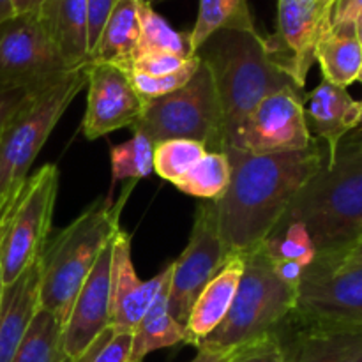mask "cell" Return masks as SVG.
Listing matches in <instances>:
<instances>
[{
	"mask_svg": "<svg viewBox=\"0 0 362 362\" xmlns=\"http://www.w3.org/2000/svg\"><path fill=\"white\" fill-rule=\"evenodd\" d=\"M223 154L232 175L216 207L226 257L247 255L264 244L297 191L327 163V152L318 140L304 151L281 154H251L239 148H225Z\"/></svg>",
	"mask_w": 362,
	"mask_h": 362,
	"instance_id": "6da1fadb",
	"label": "cell"
},
{
	"mask_svg": "<svg viewBox=\"0 0 362 362\" xmlns=\"http://www.w3.org/2000/svg\"><path fill=\"white\" fill-rule=\"evenodd\" d=\"M197 55L214 80L221 106L225 148H237L247 117L265 98L283 88L297 87L274 62L267 42L257 30L216 32L198 48Z\"/></svg>",
	"mask_w": 362,
	"mask_h": 362,
	"instance_id": "7a4b0ae2",
	"label": "cell"
},
{
	"mask_svg": "<svg viewBox=\"0 0 362 362\" xmlns=\"http://www.w3.org/2000/svg\"><path fill=\"white\" fill-rule=\"evenodd\" d=\"M136 182L131 180L115 204L106 198L90 205L46 243L39 257V308L62 327L95 260L120 230V214Z\"/></svg>",
	"mask_w": 362,
	"mask_h": 362,
	"instance_id": "3957f363",
	"label": "cell"
},
{
	"mask_svg": "<svg viewBox=\"0 0 362 362\" xmlns=\"http://www.w3.org/2000/svg\"><path fill=\"white\" fill-rule=\"evenodd\" d=\"M297 221L310 233L317 255L346 246L362 230V147L341 141L292 198L278 225ZM276 225V226H278Z\"/></svg>",
	"mask_w": 362,
	"mask_h": 362,
	"instance_id": "277c9868",
	"label": "cell"
},
{
	"mask_svg": "<svg viewBox=\"0 0 362 362\" xmlns=\"http://www.w3.org/2000/svg\"><path fill=\"white\" fill-rule=\"evenodd\" d=\"M87 64L35 90L0 133V209L20 193L46 140L87 85Z\"/></svg>",
	"mask_w": 362,
	"mask_h": 362,
	"instance_id": "5b68a950",
	"label": "cell"
},
{
	"mask_svg": "<svg viewBox=\"0 0 362 362\" xmlns=\"http://www.w3.org/2000/svg\"><path fill=\"white\" fill-rule=\"evenodd\" d=\"M296 304L297 290L276 276L271 257L260 244L246 255L243 279L228 315L216 331L198 343L197 350L237 349L271 336Z\"/></svg>",
	"mask_w": 362,
	"mask_h": 362,
	"instance_id": "8992f818",
	"label": "cell"
},
{
	"mask_svg": "<svg viewBox=\"0 0 362 362\" xmlns=\"http://www.w3.org/2000/svg\"><path fill=\"white\" fill-rule=\"evenodd\" d=\"M131 129L145 134L154 145L184 138L200 141L207 152L225 151L221 106L209 67L202 62L182 88L144 101L140 117Z\"/></svg>",
	"mask_w": 362,
	"mask_h": 362,
	"instance_id": "52a82bcc",
	"label": "cell"
},
{
	"mask_svg": "<svg viewBox=\"0 0 362 362\" xmlns=\"http://www.w3.org/2000/svg\"><path fill=\"white\" fill-rule=\"evenodd\" d=\"M60 173L55 165H42L21 187L0 240L4 286L16 281L37 264L52 233Z\"/></svg>",
	"mask_w": 362,
	"mask_h": 362,
	"instance_id": "ba28073f",
	"label": "cell"
},
{
	"mask_svg": "<svg viewBox=\"0 0 362 362\" xmlns=\"http://www.w3.org/2000/svg\"><path fill=\"white\" fill-rule=\"evenodd\" d=\"M69 71L35 13L0 25V90L41 88Z\"/></svg>",
	"mask_w": 362,
	"mask_h": 362,
	"instance_id": "9c48e42d",
	"label": "cell"
},
{
	"mask_svg": "<svg viewBox=\"0 0 362 362\" xmlns=\"http://www.w3.org/2000/svg\"><path fill=\"white\" fill-rule=\"evenodd\" d=\"M226 251L219 232L216 202L197 207L189 243L173 262L168 285V310L180 325H186L194 300L225 264Z\"/></svg>",
	"mask_w": 362,
	"mask_h": 362,
	"instance_id": "30bf717a",
	"label": "cell"
},
{
	"mask_svg": "<svg viewBox=\"0 0 362 362\" xmlns=\"http://www.w3.org/2000/svg\"><path fill=\"white\" fill-rule=\"evenodd\" d=\"M336 0H278L276 34L265 39L274 62L304 88L317 48L332 27Z\"/></svg>",
	"mask_w": 362,
	"mask_h": 362,
	"instance_id": "8fae6325",
	"label": "cell"
},
{
	"mask_svg": "<svg viewBox=\"0 0 362 362\" xmlns=\"http://www.w3.org/2000/svg\"><path fill=\"white\" fill-rule=\"evenodd\" d=\"M304 115V92L283 88L253 110L239 136V151L251 154H281L304 151L313 144Z\"/></svg>",
	"mask_w": 362,
	"mask_h": 362,
	"instance_id": "7c38bea8",
	"label": "cell"
},
{
	"mask_svg": "<svg viewBox=\"0 0 362 362\" xmlns=\"http://www.w3.org/2000/svg\"><path fill=\"white\" fill-rule=\"evenodd\" d=\"M296 310L362 325V264H336L315 258L297 288Z\"/></svg>",
	"mask_w": 362,
	"mask_h": 362,
	"instance_id": "4fadbf2b",
	"label": "cell"
},
{
	"mask_svg": "<svg viewBox=\"0 0 362 362\" xmlns=\"http://www.w3.org/2000/svg\"><path fill=\"white\" fill-rule=\"evenodd\" d=\"M87 87V112L83 117L87 140H98L113 131L133 127L144 108V101L134 90L126 69L88 60Z\"/></svg>",
	"mask_w": 362,
	"mask_h": 362,
	"instance_id": "5bb4252c",
	"label": "cell"
},
{
	"mask_svg": "<svg viewBox=\"0 0 362 362\" xmlns=\"http://www.w3.org/2000/svg\"><path fill=\"white\" fill-rule=\"evenodd\" d=\"M173 265L163 269L148 281H141L131 258V235L120 228L112 243L110 269V327L115 332H129L141 322L159 293L172 279Z\"/></svg>",
	"mask_w": 362,
	"mask_h": 362,
	"instance_id": "9a60e30c",
	"label": "cell"
},
{
	"mask_svg": "<svg viewBox=\"0 0 362 362\" xmlns=\"http://www.w3.org/2000/svg\"><path fill=\"white\" fill-rule=\"evenodd\" d=\"M112 243L95 260L81 285L69 318L62 331L64 354L74 361L105 329L110 327V269H112Z\"/></svg>",
	"mask_w": 362,
	"mask_h": 362,
	"instance_id": "2e32d148",
	"label": "cell"
},
{
	"mask_svg": "<svg viewBox=\"0 0 362 362\" xmlns=\"http://www.w3.org/2000/svg\"><path fill=\"white\" fill-rule=\"evenodd\" d=\"M304 115L311 136L327 145V163H332L339 144L362 124V101L346 88L322 80L304 94Z\"/></svg>",
	"mask_w": 362,
	"mask_h": 362,
	"instance_id": "e0dca14e",
	"label": "cell"
},
{
	"mask_svg": "<svg viewBox=\"0 0 362 362\" xmlns=\"http://www.w3.org/2000/svg\"><path fill=\"white\" fill-rule=\"evenodd\" d=\"M244 264H246V255L226 257L218 274L202 290L184 325L187 345L197 346L225 320L237 296L240 279H243Z\"/></svg>",
	"mask_w": 362,
	"mask_h": 362,
	"instance_id": "ac0fdd59",
	"label": "cell"
},
{
	"mask_svg": "<svg viewBox=\"0 0 362 362\" xmlns=\"http://www.w3.org/2000/svg\"><path fill=\"white\" fill-rule=\"evenodd\" d=\"M35 16L57 52L73 69L88 62L87 0H45Z\"/></svg>",
	"mask_w": 362,
	"mask_h": 362,
	"instance_id": "d6986e66",
	"label": "cell"
},
{
	"mask_svg": "<svg viewBox=\"0 0 362 362\" xmlns=\"http://www.w3.org/2000/svg\"><path fill=\"white\" fill-rule=\"evenodd\" d=\"M39 260L14 283L4 286L0 308V362H13L39 310Z\"/></svg>",
	"mask_w": 362,
	"mask_h": 362,
	"instance_id": "ffe728a7",
	"label": "cell"
},
{
	"mask_svg": "<svg viewBox=\"0 0 362 362\" xmlns=\"http://www.w3.org/2000/svg\"><path fill=\"white\" fill-rule=\"evenodd\" d=\"M140 37V0H119L106 18L90 62H106L129 71Z\"/></svg>",
	"mask_w": 362,
	"mask_h": 362,
	"instance_id": "44dd1931",
	"label": "cell"
},
{
	"mask_svg": "<svg viewBox=\"0 0 362 362\" xmlns=\"http://www.w3.org/2000/svg\"><path fill=\"white\" fill-rule=\"evenodd\" d=\"M317 62L329 83L349 88L362 71V45L356 23L332 25L317 48Z\"/></svg>",
	"mask_w": 362,
	"mask_h": 362,
	"instance_id": "7402d4cb",
	"label": "cell"
},
{
	"mask_svg": "<svg viewBox=\"0 0 362 362\" xmlns=\"http://www.w3.org/2000/svg\"><path fill=\"white\" fill-rule=\"evenodd\" d=\"M180 343L187 345L186 329L170 313L168 286H166L133 331L129 362H144L148 354L158 352L161 349H170V346L180 345Z\"/></svg>",
	"mask_w": 362,
	"mask_h": 362,
	"instance_id": "603a6c76",
	"label": "cell"
},
{
	"mask_svg": "<svg viewBox=\"0 0 362 362\" xmlns=\"http://www.w3.org/2000/svg\"><path fill=\"white\" fill-rule=\"evenodd\" d=\"M219 30H257L247 0H200L197 23L189 32L194 55Z\"/></svg>",
	"mask_w": 362,
	"mask_h": 362,
	"instance_id": "cb8c5ba5",
	"label": "cell"
},
{
	"mask_svg": "<svg viewBox=\"0 0 362 362\" xmlns=\"http://www.w3.org/2000/svg\"><path fill=\"white\" fill-rule=\"evenodd\" d=\"M152 53H172L179 57H193L189 32H179L165 20L154 7L140 2V37L133 60ZM131 60V62H133Z\"/></svg>",
	"mask_w": 362,
	"mask_h": 362,
	"instance_id": "d4e9b609",
	"label": "cell"
},
{
	"mask_svg": "<svg viewBox=\"0 0 362 362\" xmlns=\"http://www.w3.org/2000/svg\"><path fill=\"white\" fill-rule=\"evenodd\" d=\"M62 324L39 308L13 362H71L64 354Z\"/></svg>",
	"mask_w": 362,
	"mask_h": 362,
	"instance_id": "484cf974",
	"label": "cell"
},
{
	"mask_svg": "<svg viewBox=\"0 0 362 362\" xmlns=\"http://www.w3.org/2000/svg\"><path fill=\"white\" fill-rule=\"evenodd\" d=\"M230 161L223 152H205L204 158L173 186L187 197L218 202L230 186Z\"/></svg>",
	"mask_w": 362,
	"mask_h": 362,
	"instance_id": "4316f807",
	"label": "cell"
},
{
	"mask_svg": "<svg viewBox=\"0 0 362 362\" xmlns=\"http://www.w3.org/2000/svg\"><path fill=\"white\" fill-rule=\"evenodd\" d=\"M112 163V189L119 180H140L154 172V144L145 134L133 131L127 141L113 145L110 151Z\"/></svg>",
	"mask_w": 362,
	"mask_h": 362,
	"instance_id": "83f0119b",
	"label": "cell"
},
{
	"mask_svg": "<svg viewBox=\"0 0 362 362\" xmlns=\"http://www.w3.org/2000/svg\"><path fill=\"white\" fill-rule=\"evenodd\" d=\"M207 148L194 140H165L154 145V172L175 184L205 156Z\"/></svg>",
	"mask_w": 362,
	"mask_h": 362,
	"instance_id": "f1b7e54d",
	"label": "cell"
},
{
	"mask_svg": "<svg viewBox=\"0 0 362 362\" xmlns=\"http://www.w3.org/2000/svg\"><path fill=\"white\" fill-rule=\"evenodd\" d=\"M264 246L272 260L299 262L306 269L317 258V247L310 233L304 228V225L297 221L276 226L271 235L264 240Z\"/></svg>",
	"mask_w": 362,
	"mask_h": 362,
	"instance_id": "f546056e",
	"label": "cell"
},
{
	"mask_svg": "<svg viewBox=\"0 0 362 362\" xmlns=\"http://www.w3.org/2000/svg\"><path fill=\"white\" fill-rule=\"evenodd\" d=\"M200 64L202 62L198 55H194L186 67L175 71V73L163 74V76H148V74L133 73L129 74V78L136 94L141 98V101H148V99L163 98V95H168L182 88L194 76Z\"/></svg>",
	"mask_w": 362,
	"mask_h": 362,
	"instance_id": "4dcf8cb0",
	"label": "cell"
},
{
	"mask_svg": "<svg viewBox=\"0 0 362 362\" xmlns=\"http://www.w3.org/2000/svg\"><path fill=\"white\" fill-rule=\"evenodd\" d=\"M131 346L133 334L108 327L71 362H129Z\"/></svg>",
	"mask_w": 362,
	"mask_h": 362,
	"instance_id": "1f68e13d",
	"label": "cell"
},
{
	"mask_svg": "<svg viewBox=\"0 0 362 362\" xmlns=\"http://www.w3.org/2000/svg\"><path fill=\"white\" fill-rule=\"evenodd\" d=\"M193 57H179L172 55V53H152V55H144L134 59L133 62H131L127 73L163 76V74L175 73V71H180L182 67H186Z\"/></svg>",
	"mask_w": 362,
	"mask_h": 362,
	"instance_id": "d6a6232c",
	"label": "cell"
},
{
	"mask_svg": "<svg viewBox=\"0 0 362 362\" xmlns=\"http://www.w3.org/2000/svg\"><path fill=\"white\" fill-rule=\"evenodd\" d=\"M228 362H283V354L271 334L243 345Z\"/></svg>",
	"mask_w": 362,
	"mask_h": 362,
	"instance_id": "836d02e7",
	"label": "cell"
},
{
	"mask_svg": "<svg viewBox=\"0 0 362 362\" xmlns=\"http://www.w3.org/2000/svg\"><path fill=\"white\" fill-rule=\"evenodd\" d=\"M119 0H87L88 6V59L98 42L99 34L103 30L106 18L110 16L112 9Z\"/></svg>",
	"mask_w": 362,
	"mask_h": 362,
	"instance_id": "e575fe53",
	"label": "cell"
},
{
	"mask_svg": "<svg viewBox=\"0 0 362 362\" xmlns=\"http://www.w3.org/2000/svg\"><path fill=\"white\" fill-rule=\"evenodd\" d=\"M35 90H39V88H9V90H0V133H2L4 127L9 124V120L16 115L18 110L28 101V98Z\"/></svg>",
	"mask_w": 362,
	"mask_h": 362,
	"instance_id": "d590c367",
	"label": "cell"
},
{
	"mask_svg": "<svg viewBox=\"0 0 362 362\" xmlns=\"http://www.w3.org/2000/svg\"><path fill=\"white\" fill-rule=\"evenodd\" d=\"M317 257L325 258L329 262H336V264H362V230L346 246L339 247L332 253L317 255Z\"/></svg>",
	"mask_w": 362,
	"mask_h": 362,
	"instance_id": "8d00e7d4",
	"label": "cell"
},
{
	"mask_svg": "<svg viewBox=\"0 0 362 362\" xmlns=\"http://www.w3.org/2000/svg\"><path fill=\"white\" fill-rule=\"evenodd\" d=\"M272 267H274L276 276H278L286 286H290V288L293 290L299 288L300 279H303L304 271H306L304 265H300L299 262H292V260H272Z\"/></svg>",
	"mask_w": 362,
	"mask_h": 362,
	"instance_id": "74e56055",
	"label": "cell"
},
{
	"mask_svg": "<svg viewBox=\"0 0 362 362\" xmlns=\"http://www.w3.org/2000/svg\"><path fill=\"white\" fill-rule=\"evenodd\" d=\"M240 346L237 349H226V350H211V349H198V354L194 359L189 362H228L237 354Z\"/></svg>",
	"mask_w": 362,
	"mask_h": 362,
	"instance_id": "f35d334b",
	"label": "cell"
},
{
	"mask_svg": "<svg viewBox=\"0 0 362 362\" xmlns=\"http://www.w3.org/2000/svg\"><path fill=\"white\" fill-rule=\"evenodd\" d=\"M45 0H13V14L23 16V14L35 13Z\"/></svg>",
	"mask_w": 362,
	"mask_h": 362,
	"instance_id": "ab89813d",
	"label": "cell"
},
{
	"mask_svg": "<svg viewBox=\"0 0 362 362\" xmlns=\"http://www.w3.org/2000/svg\"><path fill=\"white\" fill-rule=\"evenodd\" d=\"M14 18L13 14V0H0V25Z\"/></svg>",
	"mask_w": 362,
	"mask_h": 362,
	"instance_id": "60d3db41",
	"label": "cell"
},
{
	"mask_svg": "<svg viewBox=\"0 0 362 362\" xmlns=\"http://www.w3.org/2000/svg\"><path fill=\"white\" fill-rule=\"evenodd\" d=\"M343 141H345V144L359 145V147H362V124L359 127H357L356 131H352V133H350L349 136H346Z\"/></svg>",
	"mask_w": 362,
	"mask_h": 362,
	"instance_id": "b9f144b4",
	"label": "cell"
},
{
	"mask_svg": "<svg viewBox=\"0 0 362 362\" xmlns=\"http://www.w3.org/2000/svg\"><path fill=\"white\" fill-rule=\"evenodd\" d=\"M339 362H362V350H359V352L352 354V356L345 357V359H341Z\"/></svg>",
	"mask_w": 362,
	"mask_h": 362,
	"instance_id": "7bdbcfd3",
	"label": "cell"
},
{
	"mask_svg": "<svg viewBox=\"0 0 362 362\" xmlns=\"http://www.w3.org/2000/svg\"><path fill=\"white\" fill-rule=\"evenodd\" d=\"M356 32H357V37H359V41H361V45H362V16L357 18Z\"/></svg>",
	"mask_w": 362,
	"mask_h": 362,
	"instance_id": "ee69618b",
	"label": "cell"
},
{
	"mask_svg": "<svg viewBox=\"0 0 362 362\" xmlns=\"http://www.w3.org/2000/svg\"><path fill=\"white\" fill-rule=\"evenodd\" d=\"M2 297H4V281H2V269H0V308H2Z\"/></svg>",
	"mask_w": 362,
	"mask_h": 362,
	"instance_id": "f6af8a7d",
	"label": "cell"
},
{
	"mask_svg": "<svg viewBox=\"0 0 362 362\" xmlns=\"http://www.w3.org/2000/svg\"><path fill=\"white\" fill-rule=\"evenodd\" d=\"M141 4H147V6H154V4L158 2H163V0H140Z\"/></svg>",
	"mask_w": 362,
	"mask_h": 362,
	"instance_id": "bcb514c9",
	"label": "cell"
},
{
	"mask_svg": "<svg viewBox=\"0 0 362 362\" xmlns=\"http://www.w3.org/2000/svg\"><path fill=\"white\" fill-rule=\"evenodd\" d=\"M357 81H359V83L362 85V71H361V74H359V78H357Z\"/></svg>",
	"mask_w": 362,
	"mask_h": 362,
	"instance_id": "7dc6e473",
	"label": "cell"
}]
</instances>
